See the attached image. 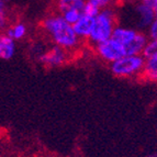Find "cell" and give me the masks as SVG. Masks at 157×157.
<instances>
[{
  "mask_svg": "<svg viewBox=\"0 0 157 157\" xmlns=\"http://www.w3.org/2000/svg\"><path fill=\"white\" fill-rule=\"evenodd\" d=\"M69 53L57 45L43 51L39 56L40 63L47 68H56L65 65L69 60Z\"/></svg>",
  "mask_w": 157,
  "mask_h": 157,
  "instance_id": "6",
  "label": "cell"
},
{
  "mask_svg": "<svg viewBox=\"0 0 157 157\" xmlns=\"http://www.w3.org/2000/svg\"><path fill=\"white\" fill-rule=\"evenodd\" d=\"M94 53L100 59L109 64L113 63L117 59L126 55L125 50L122 46V44L113 37L96 45L94 46Z\"/></svg>",
  "mask_w": 157,
  "mask_h": 157,
  "instance_id": "5",
  "label": "cell"
},
{
  "mask_svg": "<svg viewBox=\"0 0 157 157\" xmlns=\"http://www.w3.org/2000/svg\"><path fill=\"white\" fill-rule=\"evenodd\" d=\"M94 19L92 17H88L86 14H82L80 19L76 23L74 24V30L78 35L80 40H88L90 36V33L92 31V26H94Z\"/></svg>",
  "mask_w": 157,
  "mask_h": 157,
  "instance_id": "8",
  "label": "cell"
},
{
  "mask_svg": "<svg viewBox=\"0 0 157 157\" xmlns=\"http://www.w3.org/2000/svg\"><path fill=\"white\" fill-rule=\"evenodd\" d=\"M5 34L14 41H20L28 35V26L23 22H17L6 29Z\"/></svg>",
  "mask_w": 157,
  "mask_h": 157,
  "instance_id": "12",
  "label": "cell"
},
{
  "mask_svg": "<svg viewBox=\"0 0 157 157\" xmlns=\"http://www.w3.org/2000/svg\"><path fill=\"white\" fill-rule=\"evenodd\" d=\"M147 35H148L149 40L157 41V19L153 22L152 25L148 28V30H147Z\"/></svg>",
  "mask_w": 157,
  "mask_h": 157,
  "instance_id": "17",
  "label": "cell"
},
{
  "mask_svg": "<svg viewBox=\"0 0 157 157\" xmlns=\"http://www.w3.org/2000/svg\"><path fill=\"white\" fill-rule=\"evenodd\" d=\"M42 30L54 45L68 52H74L80 46L81 40L76 34L74 26L68 23L59 13H52L42 21Z\"/></svg>",
  "mask_w": 157,
  "mask_h": 157,
  "instance_id": "1",
  "label": "cell"
},
{
  "mask_svg": "<svg viewBox=\"0 0 157 157\" xmlns=\"http://www.w3.org/2000/svg\"><path fill=\"white\" fill-rule=\"evenodd\" d=\"M112 37L122 44L126 55H139L143 54L144 48L149 41L147 34L141 30L134 28L119 25L115 28Z\"/></svg>",
  "mask_w": 157,
  "mask_h": 157,
  "instance_id": "3",
  "label": "cell"
},
{
  "mask_svg": "<svg viewBox=\"0 0 157 157\" xmlns=\"http://www.w3.org/2000/svg\"><path fill=\"white\" fill-rule=\"evenodd\" d=\"M17 51L16 41L8 35L2 34L0 36V57L5 60H9L14 56Z\"/></svg>",
  "mask_w": 157,
  "mask_h": 157,
  "instance_id": "10",
  "label": "cell"
},
{
  "mask_svg": "<svg viewBox=\"0 0 157 157\" xmlns=\"http://www.w3.org/2000/svg\"><path fill=\"white\" fill-rule=\"evenodd\" d=\"M87 2H90L92 5L97 6L100 9H105L109 7H112V5L115 2L114 0H87Z\"/></svg>",
  "mask_w": 157,
  "mask_h": 157,
  "instance_id": "16",
  "label": "cell"
},
{
  "mask_svg": "<svg viewBox=\"0 0 157 157\" xmlns=\"http://www.w3.org/2000/svg\"><path fill=\"white\" fill-rule=\"evenodd\" d=\"M86 3L87 0H56L55 8L59 14L68 10H79L84 12Z\"/></svg>",
  "mask_w": 157,
  "mask_h": 157,
  "instance_id": "11",
  "label": "cell"
},
{
  "mask_svg": "<svg viewBox=\"0 0 157 157\" xmlns=\"http://www.w3.org/2000/svg\"><path fill=\"white\" fill-rule=\"evenodd\" d=\"M101 10L102 9H100L97 6L92 5V3H90V2H87L84 8V14H86V16H88V17H92V18H96Z\"/></svg>",
  "mask_w": 157,
  "mask_h": 157,
  "instance_id": "14",
  "label": "cell"
},
{
  "mask_svg": "<svg viewBox=\"0 0 157 157\" xmlns=\"http://www.w3.org/2000/svg\"><path fill=\"white\" fill-rule=\"evenodd\" d=\"M142 77L147 81L157 82V53L145 57L144 71Z\"/></svg>",
  "mask_w": 157,
  "mask_h": 157,
  "instance_id": "9",
  "label": "cell"
},
{
  "mask_svg": "<svg viewBox=\"0 0 157 157\" xmlns=\"http://www.w3.org/2000/svg\"><path fill=\"white\" fill-rule=\"evenodd\" d=\"M155 53H157V41L149 40L148 43H147V45H146V47L144 48L143 56L146 57V56L152 55V54H155Z\"/></svg>",
  "mask_w": 157,
  "mask_h": 157,
  "instance_id": "15",
  "label": "cell"
},
{
  "mask_svg": "<svg viewBox=\"0 0 157 157\" xmlns=\"http://www.w3.org/2000/svg\"><path fill=\"white\" fill-rule=\"evenodd\" d=\"M82 14H84V12L79 10H68L65 11L64 13H62L63 18L65 19L68 23H71V25H74V24L76 23L79 19L82 17Z\"/></svg>",
  "mask_w": 157,
  "mask_h": 157,
  "instance_id": "13",
  "label": "cell"
},
{
  "mask_svg": "<svg viewBox=\"0 0 157 157\" xmlns=\"http://www.w3.org/2000/svg\"><path fill=\"white\" fill-rule=\"evenodd\" d=\"M117 26H118V16L114 9L112 7L102 9L94 19L92 31L90 33L88 42L96 46L107 40H110Z\"/></svg>",
  "mask_w": 157,
  "mask_h": 157,
  "instance_id": "2",
  "label": "cell"
},
{
  "mask_svg": "<svg viewBox=\"0 0 157 157\" xmlns=\"http://www.w3.org/2000/svg\"><path fill=\"white\" fill-rule=\"evenodd\" d=\"M117 3H125V2H128V1H132V0H114Z\"/></svg>",
  "mask_w": 157,
  "mask_h": 157,
  "instance_id": "18",
  "label": "cell"
},
{
  "mask_svg": "<svg viewBox=\"0 0 157 157\" xmlns=\"http://www.w3.org/2000/svg\"><path fill=\"white\" fill-rule=\"evenodd\" d=\"M145 57L139 55H124L110 64V71L119 78H137L142 77L144 71Z\"/></svg>",
  "mask_w": 157,
  "mask_h": 157,
  "instance_id": "4",
  "label": "cell"
},
{
  "mask_svg": "<svg viewBox=\"0 0 157 157\" xmlns=\"http://www.w3.org/2000/svg\"><path fill=\"white\" fill-rule=\"evenodd\" d=\"M134 13H135L136 25L139 26V30L147 29L152 25L153 22L156 20V14L155 11L151 7L140 1L134 8Z\"/></svg>",
  "mask_w": 157,
  "mask_h": 157,
  "instance_id": "7",
  "label": "cell"
}]
</instances>
